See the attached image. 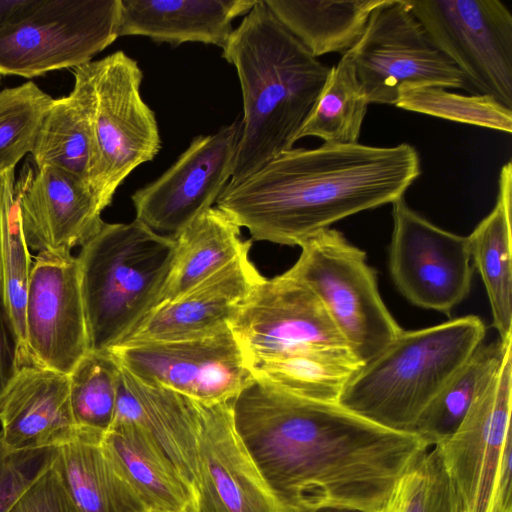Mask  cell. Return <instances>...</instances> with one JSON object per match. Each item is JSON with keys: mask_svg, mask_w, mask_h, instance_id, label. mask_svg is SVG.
I'll return each instance as SVG.
<instances>
[{"mask_svg": "<svg viewBox=\"0 0 512 512\" xmlns=\"http://www.w3.org/2000/svg\"><path fill=\"white\" fill-rule=\"evenodd\" d=\"M241 444L286 512H381L429 448L340 403L253 378L230 400Z\"/></svg>", "mask_w": 512, "mask_h": 512, "instance_id": "1", "label": "cell"}, {"mask_svg": "<svg viewBox=\"0 0 512 512\" xmlns=\"http://www.w3.org/2000/svg\"><path fill=\"white\" fill-rule=\"evenodd\" d=\"M420 173L419 154L407 143L324 142L291 148L229 181L216 207L252 240L300 247L342 219L403 198Z\"/></svg>", "mask_w": 512, "mask_h": 512, "instance_id": "2", "label": "cell"}, {"mask_svg": "<svg viewBox=\"0 0 512 512\" xmlns=\"http://www.w3.org/2000/svg\"><path fill=\"white\" fill-rule=\"evenodd\" d=\"M236 69L243 117L232 177L253 173L293 148L325 84L320 62L257 0L222 48Z\"/></svg>", "mask_w": 512, "mask_h": 512, "instance_id": "3", "label": "cell"}, {"mask_svg": "<svg viewBox=\"0 0 512 512\" xmlns=\"http://www.w3.org/2000/svg\"><path fill=\"white\" fill-rule=\"evenodd\" d=\"M177 252L174 236L135 219L103 222L76 257L89 351L125 341L161 303Z\"/></svg>", "mask_w": 512, "mask_h": 512, "instance_id": "4", "label": "cell"}, {"mask_svg": "<svg viewBox=\"0 0 512 512\" xmlns=\"http://www.w3.org/2000/svg\"><path fill=\"white\" fill-rule=\"evenodd\" d=\"M485 333L483 321L475 315L403 330L363 365L339 403L378 425L414 434L422 414L482 344Z\"/></svg>", "mask_w": 512, "mask_h": 512, "instance_id": "5", "label": "cell"}, {"mask_svg": "<svg viewBox=\"0 0 512 512\" xmlns=\"http://www.w3.org/2000/svg\"><path fill=\"white\" fill-rule=\"evenodd\" d=\"M286 271L309 287L356 357L366 364L403 331L379 293L365 251L328 228L305 242Z\"/></svg>", "mask_w": 512, "mask_h": 512, "instance_id": "6", "label": "cell"}, {"mask_svg": "<svg viewBox=\"0 0 512 512\" xmlns=\"http://www.w3.org/2000/svg\"><path fill=\"white\" fill-rule=\"evenodd\" d=\"M82 67L90 86L98 150L94 195L104 210L122 182L154 159L161 140L155 113L141 95L143 72L135 59L116 51Z\"/></svg>", "mask_w": 512, "mask_h": 512, "instance_id": "7", "label": "cell"}, {"mask_svg": "<svg viewBox=\"0 0 512 512\" xmlns=\"http://www.w3.org/2000/svg\"><path fill=\"white\" fill-rule=\"evenodd\" d=\"M345 55L369 104L396 105L400 94L420 86L465 89L466 80L432 42L406 0H384Z\"/></svg>", "mask_w": 512, "mask_h": 512, "instance_id": "8", "label": "cell"}, {"mask_svg": "<svg viewBox=\"0 0 512 512\" xmlns=\"http://www.w3.org/2000/svg\"><path fill=\"white\" fill-rule=\"evenodd\" d=\"M120 0H38L0 32V74L33 78L76 68L119 38Z\"/></svg>", "mask_w": 512, "mask_h": 512, "instance_id": "9", "label": "cell"}, {"mask_svg": "<svg viewBox=\"0 0 512 512\" xmlns=\"http://www.w3.org/2000/svg\"><path fill=\"white\" fill-rule=\"evenodd\" d=\"M474 95L512 109V15L499 0H406Z\"/></svg>", "mask_w": 512, "mask_h": 512, "instance_id": "10", "label": "cell"}, {"mask_svg": "<svg viewBox=\"0 0 512 512\" xmlns=\"http://www.w3.org/2000/svg\"><path fill=\"white\" fill-rule=\"evenodd\" d=\"M107 352L139 380L205 404L232 400L253 378L229 326L199 337L121 344Z\"/></svg>", "mask_w": 512, "mask_h": 512, "instance_id": "11", "label": "cell"}, {"mask_svg": "<svg viewBox=\"0 0 512 512\" xmlns=\"http://www.w3.org/2000/svg\"><path fill=\"white\" fill-rule=\"evenodd\" d=\"M392 206L389 270L396 288L411 304L450 315L471 289L468 236L436 226L403 198Z\"/></svg>", "mask_w": 512, "mask_h": 512, "instance_id": "12", "label": "cell"}, {"mask_svg": "<svg viewBox=\"0 0 512 512\" xmlns=\"http://www.w3.org/2000/svg\"><path fill=\"white\" fill-rule=\"evenodd\" d=\"M229 327L249 367L313 348L349 347L316 294L286 272L265 278Z\"/></svg>", "mask_w": 512, "mask_h": 512, "instance_id": "13", "label": "cell"}, {"mask_svg": "<svg viewBox=\"0 0 512 512\" xmlns=\"http://www.w3.org/2000/svg\"><path fill=\"white\" fill-rule=\"evenodd\" d=\"M240 134L241 119H236L194 137L163 174L133 193L135 219L175 236L213 207L232 177Z\"/></svg>", "mask_w": 512, "mask_h": 512, "instance_id": "14", "label": "cell"}, {"mask_svg": "<svg viewBox=\"0 0 512 512\" xmlns=\"http://www.w3.org/2000/svg\"><path fill=\"white\" fill-rule=\"evenodd\" d=\"M512 349L457 430L437 449L458 512H490L501 454L511 434Z\"/></svg>", "mask_w": 512, "mask_h": 512, "instance_id": "15", "label": "cell"}, {"mask_svg": "<svg viewBox=\"0 0 512 512\" xmlns=\"http://www.w3.org/2000/svg\"><path fill=\"white\" fill-rule=\"evenodd\" d=\"M25 326L33 365L69 375L89 352L78 263L71 252L36 256L28 283Z\"/></svg>", "mask_w": 512, "mask_h": 512, "instance_id": "16", "label": "cell"}, {"mask_svg": "<svg viewBox=\"0 0 512 512\" xmlns=\"http://www.w3.org/2000/svg\"><path fill=\"white\" fill-rule=\"evenodd\" d=\"M192 512H286L235 433L230 401L201 403Z\"/></svg>", "mask_w": 512, "mask_h": 512, "instance_id": "17", "label": "cell"}, {"mask_svg": "<svg viewBox=\"0 0 512 512\" xmlns=\"http://www.w3.org/2000/svg\"><path fill=\"white\" fill-rule=\"evenodd\" d=\"M16 186L26 242L38 253L71 252L104 222L103 210L92 190L59 169L24 168Z\"/></svg>", "mask_w": 512, "mask_h": 512, "instance_id": "18", "label": "cell"}, {"mask_svg": "<svg viewBox=\"0 0 512 512\" xmlns=\"http://www.w3.org/2000/svg\"><path fill=\"white\" fill-rule=\"evenodd\" d=\"M264 279L244 253L181 296L160 303L121 344L193 338L225 328Z\"/></svg>", "mask_w": 512, "mask_h": 512, "instance_id": "19", "label": "cell"}, {"mask_svg": "<svg viewBox=\"0 0 512 512\" xmlns=\"http://www.w3.org/2000/svg\"><path fill=\"white\" fill-rule=\"evenodd\" d=\"M0 423L3 443L14 451L58 448L75 439L68 375L20 366L1 401Z\"/></svg>", "mask_w": 512, "mask_h": 512, "instance_id": "20", "label": "cell"}, {"mask_svg": "<svg viewBox=\"0 0 512 512\" xmlns=\"http://www.w3.org/2000/svg\"><path fill=\"white\" fill-rule=\"evenodd\" d=\"M114 423H131L140 428L171 461L194 493L201 402L147 384L121 367Z\"/></svg>", "mask_w": 512, "mask_h": 512, "instance_id": "21", "label": "cell"}, {"mask_svg": "<svg viewBox=\"0 0 512 512\" xmlns=\"http://www.w3.org/2000/svg\"><path fill=\"white\" fill-rule=\"evenodd\" d=\"M257 0H120L118 34L178 46L197 42L224 48L232 22Z\"/></svg>", "mask_w": 512, "mask_h": 512, "instance_id": "22", "label": "cell"}, {"mask_svg": "<svg viewBox=\"0 0 512 512\" xmlns=\"http://www.w3.org/2000/svg\"><path fill=\"white\" fill-rule=\"evenodd\" d=\"M69 95L53 99L38 128L31 155L36 167L59 169L87 185L94 194L98 150L90 86L81 66L73 69Z\"/></svg>", "mask_w": 512, "mask_h": 512, "instance_id": "23", "label": "cell"}, {"mask_svg": "<svg viewBox=\"0 0 512 512\" xmlns=\"http://www.w3.org/2000/svg\"><path fill=\"white\" fill-rule=\"evenodd\" d=\"M101 445L148 511L185 512L192 507L191 486L136 425L114 423Z\"/></svg>", "mask_w": 512, "mask_h": 512, "instance_id": "24", "label": "cell"}, {"mask_svg": "<svg viewBox=\"0 0 512 512\" xmlns=\"http://www.w3.org/2000/svg\"><path fill=\"white\" fill-rule=\"evenodd\" d=\"M498 195L492 211L468 236L471 259L489 300L492 325L499 340L512 338V164L500 170Z\"/></svg>", "mask_w": 512, "mask_h": 512, "instance_id": "25", "label": "cell"}, {"mask_svg": "<svg viewBox=\"0 0 512 512\" xmlns=\"http://www.w3.org/2000/svg\"><path fill=\"white\" fill-rule=\"evenodd\" d=\"M101 440L78 433L54 461L81 512H149L105 453Z\"/></svg>", "mask_w": 512, "mask_h": 512, "instance_id": "26", "label": "cell"}, {"mask_svg": "<svg viewBox=\"0 0 512 512\" xmlns=\"http://www.w3.org/2000/svg\"><path fill=\"white\" fill-rule=\"evenodd\" d=\"M240 228L224 211L213 206L176 234V257L161 303L181 296L248 253L252 241L241 238Z\"/></svg>", "mask_w": 512, "mask_h": 512, "instance_id": "27", "label": "cell"}, {"mask_svg": "<svg viewBox=\"0 0 512 512\" xmlns=\"http://www.w3.org/2000/svg\"><path fill=\"white\" fill-rule=\"evenodd\" d=\"M279 22L312 54L346 53L384 0H264Z\"/></svg>", "mask_w": 512, "mask_h": 512, "instance_id": "28", "label": "cell"}, {"mask_svg": "<svg viewBox=\"0 0 512 512\" xmlns=\"http://www.w3.org/2000/svg\"><path fill=\"white\" fill-rule=\"evenodd\" d=\"M363 363L347 346H324L250 366L253 376L306 399L339 403Z\"/></svg>", "mask_w": 512, "mask_h": 512, "instance_id": "29", "label": "cell"}, {"mask_svg": "<svg viewBox=\"0 0 512 512\" xmlns=\"http://www.w3.org/2000/svg\"><path fill=\"white\" fill-rule=\"evenodd\" d=\"M24 235L15 169L0 175V295L16 347L18 368L32 365L25 307L32 260Z\"/></svg>", "mask_w": 512, "mask_h": 512, "instance_id": "30", "label": "cell"}, {"mask_svg": "<svg viewBox=\"0 0 512 512\" xmlns=\"http://www.w3.org/2000/svg\"><path fill=\"white\" fill-rule=\"evenodd\" d=\"M510 349L512 338L481 344L439 391L419 419L414 434L429 447L448 439L490 383Z\"/></svg>", "mask_w": 512, "mask_h": 512, "instance_id": "31", "label": "cell"}, {"mask_svg": "<svg viewBox=\"0 0 512 512\" xmlns=\"http://www.w3.org/2000/svg\"><path fill=\"white\" fill-rule=\"evenodd\" d=\"M369 103L350 60L342 55L330 67L316 104L298 140L318 137L337 144L357 143Z\"/></svg>", "mask_w": 512, "mask_h": 512, "instance_id": "32", "label": "cell"}, {"mask_svg": "<svg viewBox=\"0 0 512 512\" xmlns=\"http://www.w3.org/2000/svg\"><path fill=\"white\" fill-rule=\"evenodd\" d=\"M121 367L106 352L89 351L69 378L70 404L79 433L102 439L115 416Z\"/></svg>", "mask_w": 512, "mask_h": 512, "instance_id": "33", "label": "cell"}, {"mask_svg": "<svg viewBox=\"0 0 512 512\" xmlns=\"http://www.w3.org/2000/svg\"><path fill=\"white\" fill-rule=\"evenodd\" d=\"M53 98L36 83L0 90V175L31 153L41 121Z\"/></svg>", "mask_w": 512, "mask_h": 512, "instance_id": "34", "label": "cell"}, {"mask_svg": "<svg viewBox=\"0 0 512 512\" xmlns=\"http://www.w3.org/2000/svg\"><path fill=\"white\" fill-rule=\"evenodd\" d=\"M395 106L449 121L512 131V109L488 95L465 96L439 86H420L404 90Z\"/></svg>", "mask_w": 512, "mask_h": 512, "instance_id": "35", "label": "cell"}, {"mask_svg": "<svg viewBox=\"0 0 512 512\" xmlns=\"http://www.w3.org/2000/svg\"><path fill=\"white\" fill-rule=\"evenodd\" d=\"M57 450H10L0 435V512L10 511L22 493L54 462Z\"/></svg>", "mask_w": 512, "mask_h": 512, "instance_id": "36", "label": "cell"}, {"mask_svg": "<svg viewBox=\"0 0 512 512\" xmlns=\"http://www.w3.org/2000/svg\"><path fill=\"white\" fill-rule=\"evenodd\" d=\"M9 512L81 511L71 498L53 462L22 493Z\"/></svg>", "mask_w": 512, "mask_h": 512, "instance_id": "37", "label": "cell"}, {"mask_svg": "<svg viewBox=\"0 0 512 512\" xmlns=\"http://www.w3.org/2000/svg\"><path fill=\"white\" fill-rule=\"evenodd\" d=\"M17 370L15 342L0 295V404Z\"/></svg>", "mask_w": 512, "mask_h": 512, "instance_id": "38", "label": "cell"}, {"mask_svg": "<svg viewBox=\"0 0 512 512\" xmlns=\"http://www.w3.org/2000/svg\"><path fill=\"white\" fill-rule=\"evenodd\" d=\"M428 512H458L453 489L442 472L431 476Z\"/></svg>", "mask_w": 512, "mask_h": 512, "instance_id": "39", "label": "cell"}, {"mask_svg": "<svg viewBox=\"0 0 512 512\" xmlns=\"http://www.w3.org/2000/svg\"><path fill=\"white\" fill-rule=\"evenodd\" d=\"M38 0H0V32L22 19Z\"/></svg>", "mask_w": 512, "mask_h": 512, "instance_id": "40", "label": "cell"}, {"mask_svg": "<svg viewBox=\"0 0 512 512\" xmlns=\"http://www.w3.org/2000/svg\"><path fill=\"white\" fill-rule=\"evenodd\" d=\"M381 512H399V505L396 494L392 502Z\"/></svg>", "mask_w": 512, "mask_h": 512, "instance_id": "41", "label": "cell"}, {"mask_svg": "<svg viewBox=\"0 0 512 512\" xmlns=\"http://www.w3.org/2000/svg\"><path fill=\"white\" fill-rule=\"evenodd\" d=\"M315 512H359V511L348 510V509L328 508V509L317 510Z\"/></svg>", "mask_w": 512, "mask_h": 512, "instance_id": "42", "label": "cell"}, {"mask_svg": "<svg viewBox=\"0 0 512 512\" xmlns=\"http://www.w3.org/2000/svg\"><path fill=\"white\" fill-rule=\"evenodd\" d=\"M149 512H155V511H149ZM185 512H192V510H191V508H190V509H188V510H187V511H185Z\"/></svg>", "mask_w": 512, "mask_h": 512, "instance_id": "43", "label": "cell"}]
</instances>
